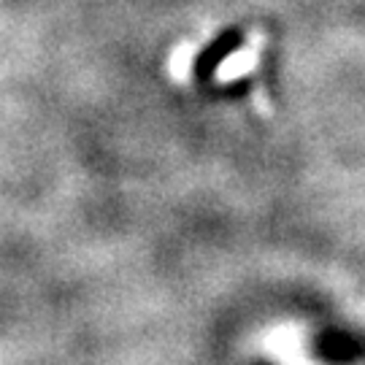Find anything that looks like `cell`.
<instances>
[{
  "label": "cell",
  "instance_id": "cell-1",
  "mask_svg": "<svg viewBox=\"0 0 365 365\" xmlns=\"http://www.w3.org/2000/svg\"><path fill=\"white\" fill-rule=\"evenodd\" d=\"M241 41H244V33H241V30H235V27L225 30L222 36H217V38L211 41L203 52L197 54L195 71L200 73V76H203V73H211V71L220 66L225 57H230V54L241 46Z\"/></svg>",
  "mask_w": 365,
  "mask_h": 365
}]
</instances>
